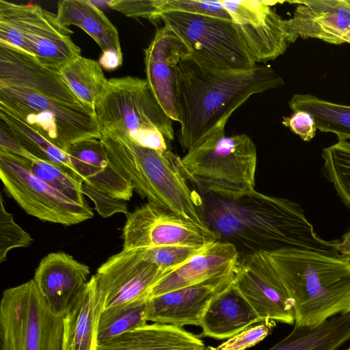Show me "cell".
I'll return each instance as SVG.
<instances>
[{"mask_svg": "<svg viewBox=\"0 0 350 350\" xmlns=\"http://www.w3.org/2000/svg\"><path fill=\"white\" fill-rule=\"evenodd\" d=\"M203 350H211V347H210V346L206 347V348Z\"/></svg>", "mask_w": 350, "mask_h": 350, "instance_id": "cell-44", "label": "cell"}, {"mask_svg": "<svg viewBox=\"0 0 350 350\" xmlns=\"http://www.w3.org/2000/svg\"><path fill=\"white\" fill-rule=\"evenodd\" d=\"M293 300L295 325L316 326L350 312V262L319 252H267Z\"/></svg>", "mask_w": 350, "mask_h": 350, "instance_id": "cell-3", "label": "cell"}, {"mask_svg": "<svg viewBox=\"0 0 350 350\" xmlns=\"http://www.w3.org/2000/svg\"><path fill=\"white\" fill-rule=\"evenodd\" d=\"M122 229L124 250H143L170 245L204 247L219 241L206 224L187 220L151 202L126 215Z\"/></svg>", "mask_w": 350, "mask_h": 350, "instance_id": "cell-12", "label": "cell"}, {"mask_svg": "<svg viewBox=\"0 0 350 350\" xmlns=\"http://www.w3.org/2000/svg\"><path fill=\"white\" fill-rule=\"evenodd\" d=\"M262 321L233 283L216 295L202 315L201 337L228 339Z\"/></svg>", "mask_w": 350, "mask_h": 350, "instance_id": "cell-23", "label": "cell"}, {"mask_svg": "<svg viewBox=\"0 0 350 350\" xmlns=\"http://www.w3.org/2000/svg\"><path fill=\"white\" fill-rule=\"evenodd\" d=\"M254 62L265 63L283 55L288 46L284 19L272 9L278 1L221 0Z\"/></svg>", "mask_w": 350, "mask_h": 350, "instance_id": "cell-15", "label": "cell"}, {"mask_svg": "<svg viewBox=\"0 0 350 350\" xmlns=\"http://www.w3.org/2000/svg\"><path fill=\"white\" fill-rule=\"evenodd\" d=\"M90 267L63 252L44 256L33 278L51 310L63 317L90 279Z\"/></svg>", "mask_w": 350, "mask_h": 350, "instance_id": "cell-19", "label": "cell"}, {"mask_svg": "<svg viewBox=\"0 0 350 350\" xmlns=\"http://www.w3.org/2000/svg\"><path fill=\"white\" fill-rule=\"evenodd\" d=\"M283 124L305 142L310 141L317 131L314 118L305 111H294L290 118L284 120Z\"/></svg>", "mask_w": 350, "mask_h": 350, "instance_id": "cell-39", "label": "cell"}, {"mask_svg": "<svg viewBox=\"0 0 350 350\" xmlns=\"http://www.w3.org/2000/svg\"><path fill=\"white\" fill-rule=\"evenodd\" d=\"M289 106L293 112L310 113L320 131L335 134L338 141L350 139V105L325 100L310 94H297L291 98Z\"/></svg>", "mask_w": 350, "mask_h": 350, "instance_id": "cell-29", "label": "cell"}, {"mask_svg": "<svg viewBox=\"0 0 350 350\" xmlns=\"http://www.w3.org/2000/svg\"><path fill=\"white\" fill-rule=\"evenodd\" d=\"M160 20L185 41L189 57L203 68L242 71L257 65L232 21L181 12H162Z\"/></svg>", "mask_w": 350, "mask_h": 350, "instance_id": "cell-10", "label": "cell"}, {"mask_svg": "<svg viewBox=\"0 0 350 350\" xmlns=\"http://www.w3.org/2000/svg\"><path fill=\"white\" fill-rule=\"evenodd\" d=\"M284 84L269 66L219 71L203 68L189 56L177 68L176 109L180 143L189 150L225 126L232 113L250 96Z\"/></svg>", "mask_w": 350, "mask_h": 350, "instance_id": "cell-2", "label": "cell"}, {"mask_svg": "<svg viewBox=\"0 0 350 350\" xmlns=\"http://www.w3.org/2000/svg\"><path fill=\"white\" fill-rule=\"evenodd\" d=\"M240 259L235 246L217 241L169 272L152 288L150 298L208 280L235 273Z\"/></svg>", "mask_w": 350, "mask_h": 350, "instance_id": "cell-20", "label": "cell"}, {"mask_svg": "<svg viewBox=\"0 0 350 350\" xmlns=\"http://www.w3.org/2000/svg\"><path fill=\"white\" fill-rule=\"evenodd\" d=\"M256 163L251 138L246 134L226 135L224 128L178 159L187 180L204 192L229 200L255 191Z\"/></svg>", "mask_w": 350, "mask_h": 350, "instance_id": "cell-6", "label": "cell"}, {"mask_svg": "<svg viewBox=\"0 0 350 350\" xmlns=\"http://www.w3.org/2000/svg\"><path fill=\"white\" fill-rule=\"evenodd\" d=\"M148 299L103 310L98 321V343L147 324Z\"/></svg>", "mask_w": 350, "mask_h": 350, "instance_id": "cell-30", "label": "cell"}, {"mask_svg": "<svg viewBox=\"0 0 350 350\" xmlns=\"http://www.w3.org/2000/svg\"><path fill=\"white\" fill-rule=\"evenodd\" d=\"M56 15L64 27L75 25L84 30L103 52L113 51L122 55L117 29L92 1H60L57 3Z\"/></svg>", "mask_w": 350, "mask_h": 350, "instance_id": "cell-25", "label": "cell"}, {"mask_svg": "<svg viewBox=\"0 0 350 350\" xmlns=\"http://www.w3.org/2000/svg\"><path fill=\"white\" fill-rule=\"evenodd\" d=\"M0 105L68 153L71 144L101 137L94 109L61 90L0 81Z\"/></svg>", "mask_w": 350, "mask_h": 350, "instance_id": "cell-5", "label": "cell"}, {"mask_svg": "<svg viewBox=\"0 0 350 350\" xmlns=\"http://www.w3.org/2000/svg\"><path fill=\"white\" fill-rule=\"evenodd\" d=\"M346 350H348V349H346Z\"/></svg>", "mask_w": 350, "mask_h": 350, "instance_id": "cell-46", "label": "cell"}, {"mask_svg": "<svg viewBox=\"0 0 350 350\" xmlns=\"http://www.w3.org/2000/svg\"><path fill=\"white\" fill-rule=\"evenodd\" d=\"M234 285L261 321L295 323L293 300L267 252L240 258Z\"/></svg>", "mask_w": 350, "mask_h": 350, "instance_id": "cell-13", "label": "cell"}, {"mask_svg": "<svg viewBox=\"0 0 350 350\" xmlns=\"http://www.w3.org/2000/svg\"><path fill=\"white\" fill-rule=\"evenodd\" d=\"M100 140L112 168L141 197L187 220L205 224L199 208L201 200L178 167L179 157L169 149L159 151L140 146L117 131L103 132Z\"/></svg>", "mask_w": 350, "mask_h": 350, "instance_id": "cell-4", "label": "cell"}, {"mask_svg": "<svg viewBox=\"0 0 350 350\" xmlns=\"http://www.w3.org/2000/svg\"><path fill=\"white\" fill-rule=\"evenodd\" d=\"M146 81L167 116L178 122L176 109L177 68L191 54L185 41L170 27L159 29L144 51Z\"/></svg>", "mask_w": 350, "mask_h": 350, "instance_id": "cell-16", "label": "cell"}, {"mask_svg": "<svg viewBox=\"0 0 350 350\" xmlns=\"http://www.w3.org/2000/svg\"><path fill=\"white\" fill-rule=\"evenodd\" d=\"M0 150L22 157L30 161L36 159L23 147L1 122H0Z\"/></svg>", "mask_w": 350, "mask_h": 350, "instance_id": "cell-40", "label": "cell"}, {"mask_svg": "<svg viewBox=\"0 0 350 350\" xmlns=\"http://www.w3.org/2000/svg\"><path fill=\"white\" fill-rule=\"evenodd\" d=\"M71 162L83 183L109 197L129 200L133 186L111 166L100 139H88L68 148Z\"/></svg>", "mask_w": 350, "mask_h": 350, "instance_id": "cell-21", "label": "cell"}, {"mask_svg": "<svg viewBox=\"0 0 350 350\" xmlns=\"http://www.w3.org/2000/svg\"><path fill=\"white\" fill-rule=\"evenodd\" d=\"M293 15L284 19V31L288 43L299 38H317L340 44L350 31V0L293 1Z\"/></svg>", "mask_w": 350, "mask_h": 350, "instance_id": "cell-17", "label": "cell"}, {"mask_svg": "<svg viewBox=\"0 0 350 350\" xmlns=\"http://www.w3.org/2000/svg\"><path fill=\"white\" fill-rule=\"evenodd\" d=\"M81 192L94 202V209L103 217H108L116 213L126 215L129 213L125 201L112 198L84 183L81 185Z\"/></svg>", "mask_w": 350, "mask_h": 350, "instance_id": "cell-38", "label": "cell"}, {"mask_svg": "<svg viewBox=\"0 0 350 350\" xmlns=\"http://www.w3.org/2000/svg\"><path fill=\"white\" fill-rule=\"evenodd\" d=\"M0 122L8 128L23 147L35 158L60 167L70 176L83 183L82 177L73 166L67 152L1 105H0Z\"/></svg>", "mask_w": 350, "mask_h": 350, "instance_id": "cell-27", "label": "cell"}, {"mask_svg": "<svg viewBox=\"0 0 350 350\" xmlns=\"http://www.w3.org/2000/svg\"><path fill=\"white\" fill-rule=\"evenodd\" d=\"M323 173L341 201L350 209V142L338 141L324 148Z\"/></svg>", "mask_w": 350, "mask_h": 350, "instance_id": "cell-31", "label": "cell"}, {"mask_svg": "<svg viewBox=\"0 0 350 350\" xmlns=\"http://www.w3.org/2000/svg\"><path fill=\"white\" fill-rule=\"evenodd\" d=\"M28 162L27 159L0 150V178L5 191L27 214L66 226L94 217L88 204L73 201L34 174Z\"/></svg>", "mask_w": 350, "mask_h": 350, "instance_id": "cell-11", "label": "cell"}, {"mask_svg": "<svg viewBox=\"0 0 350 350\" xmlns=\"http://www.w3.org/2000/svg\"><path fill=\"white\" fill-rule=\"evenodd\" d=\"M206 246L170 245L142 251L147 260L163 270L171 271L187 262Z\"/></svg>", "mask_w": 350, "mask_h": 350, "instance_id": "cell-34", "label": "cell"}, {"mask_svg": "<svg viewBox=\"0 0 350 350\" xmlns=\"http://www.w3.org/2000/svg\"><path fill=\"white\" fill-rule=\"evenodd\" d=\"M203 222L220 241L234 245L240 258L259 252L298 250L338 256L336 240L314 232L301 207L256 190L236 200L216 196L200 209Z\"/></svg>", "mask_w": 350, "mask_h": 350, "instance_id": "cell-1", "label": "cell"}, {"mask_svg": "<svg viewBox=\"0 0 350 350\" xmlns=\"http://www.w3.org/2000/svg\"><path fill=\"white\" fill-rule=\"evenodd\" d=\"M350 339V312L316 326H294L284 339L267 350H336Z\"/></svg>", "mask_w": 350, "mask_h": 350, "instance_id": "cell-26", "label": "cell"}, {"mask_svg": "<svg viewBox=\"0 0 350 350\" xmlns=\"http://www.w3.org/2000/svg\"><path fill=\"white\" fill-rule=\"evenodd\" d=\"M94 111L101 133L117 131L140 146L159 151L168 149L165 139L174 140L173 120L146 79L129 76L108 80Z\"/></svg>", "mask_w": 350, "mask_h": 350, "instance_id": "cell-7", "label": "cell"}, {"mask_svg": "<svg viewBox=\"0 0 350 350\" xmlns=\"http://www.w3.org/2000/svg\"><path fill=\"white\" fill-rule=\"evenodd\" d=\"M344 42L350 44V31L347 32L343 37Z\"/></svg>", "mask_w": 350, "mask_h": 350, "instance_id": "cell-43", "label": "cell"}, {"mask_svg": "<svg viewBox=\"0 0 350 350\" xmlns=\"http://www.w3.org/2000/svg\"><path fill=\"white\" fill-rule=\"evenodd\" d=\"M28 167L34 174L70 199L81 204H87L81 192L83 183L70 176L60 167L38 159L29 161Z\"/></svg>", "mask_w": 350, "mask_h": 350, "instance_id": "cell-32", "label": "cell"}, {"mask_svg": "<svg viewBox=\"0 0 350 350\" xmlns=\"http://www.w3.org/2000/svg\"><path fill=\"white\" fill-rule=\"evenodd\" d=\"M58 72L75 96L94 109L108 85L99 62L79 55L62 66Z\"/></svg>", "mask_w": 350, "mask_h": 350, "instance_id": "cell-28", "label": "cell"}, {"mask_svg": "<svg viewBox=\"0 0 350 350\" xmlns=\"http://www.w3.org/2000/svg\"><path fill=\"white\" fill-rule=\"evenodd\" d=\"M172 271L147 260L142 250L122 249L103 263L94 275L103 310L149 299L153 286Z\"/></svg>", "mask_w": 350, "mask_h": 350, "instance_id": "cell-14", "label": "cell"}, {"mask_svg": "<svg viewBox=\"0 0 350 350\" xmlns=\"http://www.w3.org/2000/svg\"><path fill=\"white\" fill-rule=\"evenodd\" d=\"M275 326V321L266 319L250 326L211 350H245L265 339Z\"/></svg>", "mask_w": 350, "mask_h": 350, "instance_id": "cell-36", "label": "cell"}, {"mask_svg": "<svg viewBox=\"0 0 350 350\" xmlns=\"http://www.w3.org/2000/svg\"><path fill=\"white\" fill-rule=\"evenodd\" d=\"M161 11L181 12L232 21L221 1L163 0Z\"/></svg>", "mask_w": 350, "mask_h": 350, "instance_id": "cell-35", "label": "cell"}, {"mask_svg": "<svg viewBox=\"0 0 350 350\" xmlns=\"http://www.w3.org/2000/svg\"><path fill=\"white\" fill-rule=\"evenodd\" d=\"M62 317L53 313L33 279L3 291L0 350H62Z\"/></svg>", "mask_w": 350, "mask_h": 350, "instance_id": "cell-9", "label": "cell"}, {"mask_svg": "<svg viewBox=\"0 0 350 350\" xmlns=\"http://www.w3.org/2000/svg\"><path fill=\"white\" fill-rule=\"evenodd\" d=\"M234 274L208 280L149 298L148 321L182 327L200 326L212 299L234 282Z\"/></svg>", "mask_w": 350, "mask_h": 350, "instance_id": "cell-18", "label": "cell"}, {"mask_svg": "<svg viewBox=\"0 0 350 350\" xmlns=\"http://www.w3.org/2000/svg\"><path fill=\"white\" fill-rule=\"evenodd\" d=\"M102 310L94 275L62 317V350H97L98 325Z\"/></svg>", "mask_w": 350, "mask_h": 350, "instance_id": "cell-22", "label": "cell"}, {"mask_svg": "<svg viewBox=\"0 0 350 350\" xmlns=\"http://www.w3.org/2000/svg\"><path fill=\"white\" fill-rule=\"evenodd\" d=\"M98 62L101 67L107 70L116 69L122 63V55L113 51H104Z\"/></svg>", "mask_w": 350, "mask_h": 350, "instance_id": "cell-41", "label": "cell"}, {"mask_svg": "<svg viewBox=\"0 0 350 350\" xmlns=\"http://www.w3.org/2000/svg\"><path fill=\"white\" fill-rule=\"evenodd\" d=\"M348 350H350V347L347 349Z\"/></svg>", "mask_w": 350, "mask_h": 350, "instance_id": "cell-45", "label": "cell"}, {"mask_svg": "<svg viewBox=\"0 0 350 350\" xmlns=\"http://www.w3.org/2000/svg\"><path fill=\"white\" fill-rule=\"evenodd\" d=\"M334 246L339 256L350 262V229L340 241L336 240Z\"/></svg>", "mask_w": 350, "mask_h": 350, "instance_id": "cell-42", "label": "cell"}, {"mask_svg": "<svg viewBox=\"0 0 350 350\" xmlns=\"http://www.w3.org/2000/svg\"><path fill=\"white\" fill-rule=\"evenodd\" d=\"M198 336L182 327L154 323L98 343L97 350H203Z\"/></svg>", "mask_w": 350, "mask_h": 350, "instance_id": "cell-24", "label": "cell"}, {"mask_svg": "<svg viewBox=\"0 0 350 350\" xmlns=\"http://www.w3.org/2000/svg\"><path fill=\"white\" fill-rule=\"evenodd\" d=\"M163 0H113L107 5L128 17L144 18L150 21L160 20Z\"/></svg>", "mask_w": 350, "mask_h": 350, "instance_id": "cell-37", "label": "cell"}, {"mask_svg": "<svg viewBox=\"0 0 350 350\" xmlns=\"http://www.w3.org/2000/svg\"><path fill=\"white\" fill-rule=\"evenodd\" d=\"M29 233L20 227L8 213L1 196L0 203V262L7 258L8 253L12 249L27 247L33 242Z\"/></svg>", "mask_w": 350, "mask_h": 350, "instance_id": "cell-33", "label": "cell"}, {"mask_svg": "<svg viewBox=\"0 0 350 350\" xmlns=\"http://www.w3.org/2000/svg\"><path fill=\"white\" fill-rule=\"evenodd\" d=\"M73 31L57 15L38 5L0 0V43L33 55L44 66L59 71L81 55L70 38Z\"/></svg>", "mask_w": 350, "mask_h": 350, "instance_id": "cell-8", "label": "cell"}]
</instances>
